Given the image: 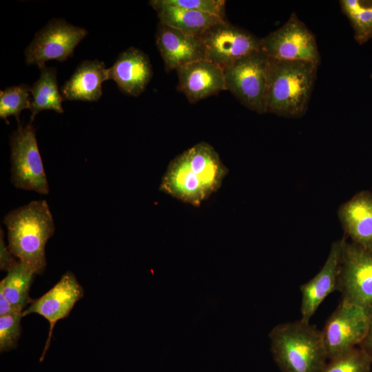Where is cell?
<instances>
[{
    "label": "cell",
    "mask_w": 372,
    "mask_h": 372,
    "mask_svg": "<svg viewBox=\"0 0 372 372\" xmlns=\"http://www.w3.org/2000/svg\"><path fill=\"white\" fill-rule=\"evenodd\" d=\"M228 172L216 149L201 141L170 161L159 190L183 203L198 207L219 189Z\"/></svg>",
    "instance_id": "6da1fadb"
},
{
    "label": "cell",
    "mask_w": 372,
    "mask_h": 372,
    "mask_svg": "<svg viewBox=\"0 0 372 372\" xmlns=\"http://www.w3.org/2000/svg\"><path fill=\"white\" fill-rule=\"evenodd\" d=\"M8 249L35 274L46 267L45 248L54 235V223L45 200H33L8 212L3 218Z\"/></svg>",
    "instance_id": "7a4b0ae2"
},
{
    "label": "cell",
    "mask_w": 372,
    "mask_h": 372,
    "mask_svg": "<svg viewBox=\"0 0 372 372\" xmlns=\"http://www.w3.org/2000/svg\"><path fill=\"white\" fill-rule=\"evenodd\" d=\"M318 65L269 59L265 113L299 118L308 108Z\"/></svg>",
    "instance_id": "3957f363"
},
{
    "label": "cell",
    "mask_w": 372,
    "mask_h": 372,
    "mask_svg": "<svg viewBox=\"0 0 372 372\" xmlns=\"http://www.w3.org/2000/svg\"><path fill=\"white\" fill-rule=\"evenodd\" d=\"M273 360L282 372H321L328 357L322 331L309 322L279 324L269 334Z\"/></svg>",
    "instance_id": "277c9868"
},
{
    "label": "cell",
    "mask_w": 372,
    "mask_h": 372,
    "mask_svg": "<svg viewBox=\"0 0 372 372\" xmlns=\"http://www.w3.org/2000/svg\"><path fill=\"white\" fill-rule=\"evenodd\" d=\"M223 70L227 90L248 109L265 113L269 59L265 52H254Z\"/></svg>",
    "instance_id": "5b68a950"
},
{
    "label": "cell",
    "mask_w": 372,
    "mask_h": 372,
    "mask_svg": "<svg viewBox=\"0 0 372 372\" xmlns=\"http://www.w3.org/2000/svg\"><path fill=\"white\" fill-rule=\"evenodd\" d=\"M12 185L21 189L48 194L49 185L40 155L36 130L30 122L18 123L10 136Z\"/></svg>",
    "instance_id": "8992f818"
},
{
    "label": "cell",
    "mask_w": 372,
    "mask_h": 372,
    "mask_svg": "<svg viewBox=\"0 0 372 372\" xmlns=\"http://www.w3.org/2000/svg\"><path fill=\"white\" fill-rule=\"evenodd\" d=\"M261 50L270 59L320 64L314 34L295 12L278 29L261 39Z\"/></svg>",
    "instance_id": "52a82bcc"
},
{
    "label": "cell",
    "mask_w": 372,
    "mask_h": 372,
    "mask_svg": "<svg viewBox=\"0 0 372 372\" xmlns=\"http://www.w3.org/2000/svg\"><path fill=\"white\" fill-rule=\"evenodd\" d=\"M337 290L342 299L372 310V251L344 238Z\"/></svg>",
    "instance_id": "ba28073f"
},
{
    "label": "cell",
    "mask_w": 372,
    "mask_h": 372,
    "mask_svg": "<svg viewBox=\"0 0 372 372\" xmlns=\"http://www.w3.org/2000/svg\"><path fill=\"white\" fill-rule=\"evenodd\" d=\"M370 312L342 299L322 331L328 360L360 346L368 329Z\"/></svg>",
    "instance_id": "9c48e42d"
},
{
    "label": "cell",
    "mask_w": 372,
    "mask_h": 372,
    "mask_svg": "<svg viewBox=\"0 0 372 372\" xmlns=\"http://www.w3.org/2000/svg\"><path fill=\"white\" fill-rule=\"evenodd\" d=\"M87 34L86 29L69 23L64 19H51L36 33L25 50V62L40 69L50 60L64 61L73 56L74 50Z\"/></svg>",
    "instance_id": "30bf717a"
},
{
    "label": "cell",
    "mask_w": 372,
    "mask_h": 372,
    "mask_svg": "<svg viewBox=\"0 0 372 372\" xmlns=\"http://www.w3.org/2000/svg\"><path fill=\"white\" fill-rule=\"evenodd\" d=\"M198 38L203 47L205 59L223 69L261 50V39L227 21L212 26Z\"/></svg>",
    "instance_id": "8fae6325"
},
{
    "label": "cell",
    "mask_w": 372,
    "mask_h": 372,
    "mask_svg": "<svg viewBox=\"0 0 372 372\" xmlns=\"http://www.w3.org/2000/svg\"><path fill=\"white\" fill-rule=\"evenodd\" d=\"M84 294L83 287L72 271L65 272L52 288L40 298L32 300L30 305L22 312L23 317L31 313L43 316L49 322L50 330L41 362L50 347L53 329L59 320L70 315L74 306Z\"/></svg>",
    "instance_id": "7c38bea8"
},
{
    "label": "cell",
    "mask_w": 372,
    "mask_h": 372,
    "mask_svg": "<svg viewBox=\"0 0 372 372\" xmlns=\"http://www.w3.org/2000/svg\"><path fill=\"white\" fill-rule=\"evenodd\" d=\"M176 71L177 90L190 103L227 90L223 69L207 59L189 63Z\"/></svg>",
    "instance_id": "4fadbf2b"
},
{
    "label": "cell",
    "mask_w": 372,
    "mask_h": 372,
    "mask_svg": "<svg viewBox=\"0 0 372 372\" xmlns=\"http://www.w3.org/2000/svg\"><path fill=\"white\" fill-rule=\"evenodd\" d=\"M343 242L344 238L332 243L327 258L319 272L300 286L302 320L309 322L323 300L337 290Z\"/></svg>",
    "instance_id": "5bb4252c"
},
{
    "label": "cell",
    "mask_w": 372,
    "mask_h": 372,
    "mask_svg": "<svg viewBox=\"0 0 372 372\" xmlns=\"http://www.w3.org/2000/svg\"><path fill=\"white\" fill-rule=\"evenodd\" d=\"M108 80H113L124 94L138 96L153 76L147 54L134 47L121 52L107 68Z\"/></svg>",
    "instance_id": "9a60e30c"
},
{
    "label": "cell",
    "mask_w": 372,
    "mask_h": 372,
    "mask_svg": "<svg viewBox=\"0 0 372 372\" xmlns=\"http://www.w3.org/2000/svg\"><path fill=\"white\" fill-rule=\"evenodd\" d=\"M155 39L167 72L205 59L203 47L198 37L187 35L159 22Z\"/></svg>",
    "instance_id": "2e32d148"
},
{
    "label": "cell",
    "mask_w": 372,
    "mask_h": 372,
    "mask_svg": "<svg viewBox=\"0 0 372 372\" xmlns=\"http://www.w3.org/2000/svg\"><path fill=\"white\" fill-rule=\"evenodd\" d=\"M338 217L352 242L372 251V195L357 194L340 207Z\"/></svg>",
    "instance_id": "e0dca14e"
},
{
    "label": "cell",
    "mask_w": 372,
    "mask_h": 372,
    "mask_svg": "<svg viewBox=\"0 0 372 372\" xmlns=\"http://www.w3.org/2000/svg\"><path fill=\"white\" fill-rule=\"evenodd\" d=\"M108 80L104 62L85 60L61 88L63 101H96L103 94L102 84Z\"/></svg>",
    "instance_id": "ac0fdd59"
},
{
    "label": "cell",
    "mask_w": 372,
    "mask_h": 372,
    "mask_svg": "<svg viewBox=\"0 0 372 372\" xmlns=\"http://www.w3.org/2000/svg\"><path fill=\"white\" fill-rule=\"evenodd\" d=\"M159 22L194 37H199L212 26L227 20L217 16L178 7L166 0H152Z\"/></svg>",
    "instance_id": "d6986e66"
},
{
    "label": "cell",
    "mask_w": 372,
    "mask_h": 372,
    "mask_svg": "<svg viewBox=\"0 0 372 372\" xmlns=\"http://www.w3.org/2000/svg\"><path fill=\"white\" fill-rule=\"evenodd\" d=\"M40 70L39 79L30 87L32 97L29 109L31 123L36 115L43 110H53L59 114L64 112L62 107L63 99L58 87L56 68L44 65Z\"/></svg>",
    "instance_id": "ffe728a7"
},
{
    "label": "cell",
    "mask_w": 372,
    "mask_h": 372,
    "mask_svg": "<svg viewBox=\"0 0 372 372\" xmlns=\"http://www.w3.org/2000/svg\"><path fill=\"white\" fill-rule=\"evenodd\" d=\"M34 275L33 271L19 261L1 280L0 293L19 311L23 312L26 305L32 300L29 292Z\"/></svg>",
    "instance_id": "44dd1931"
},
{
    "label": "cell",
    "mask_w": 372,
    "mask_h": 372,
    "mask_svg": "<svg viewBox=\"0 0 372 372\" xmlns=\"http://www.w3.org/2000/svg\"><path fill=\"white\" fill-rule=\"evenodd\" d=\"M340 5L353 29L355 41L362 45L372 39V1L341 0Z\"/></svg>",
    "instance_id": "7402d4cb"
},
{
    "label": "cell",
    "mask_w": 372,
    "mask_h": 372,
    "mask_svg": "<svg viewBox=\"0 0 372 372\" xmlns=\"http://www.w3.org/2000/svg\"><path fill=\"white\" fill-rule=\"evenodd\" d=\"M30 87L20 84L8 87L0 91V118L6 120L14 116L20 123L19 116L22 110L30 109L32 99L30 96Z\"/></svg>",
    "instance_id": "603a6c76"
},
{
    "label": "cell",
    "mask_w": 372,
    "mask_h": 372,
    "mask_svg": "<svg viewBox=\"0 0 372 372\" xmlns=\"http://www.w3.org/2000/svg\"><path fill=\"white\" fill-rule=\"evenodd\" d=\"M372 361L360 347L329 360L321 372H369Z\"/></svg>",
    "instance_id": "cb8c5ba5"
},
{
    "label": "cell",
    "mask_w": 372,
    "mask_h": 372,
    "mask_svg": "<svg viewBox=\"0 0 372 372\" xmlns=\"http://www.w3.org/2000/svg\"><path fill=\"white\" fill-rule=\"evenodd\" d=\"M22 312L0 316V351H10L17 347L21 335Z\"/></svg>",
    "instance_id": "d4e9b609"
},
{
    "label": "cell",
    "mask_w": 372,
    "mask_h": 372,
    "mask_svg": "<svg viewBox=\"0 0 372 372\" xmlns=\"http://www.w3.org/2000/svg\"><path fill=\"white\" fill-rule=\"evenodd\" d=\"M167 3L205 13L217 16L223 19L225 18V0H166Z\"/></svg>",
    "instance_id": "484cf974"
},
{
    "label": "cell",
    "mask_w": 372,
    "mask_h": 372,
    "mask_svg": "<svg viewBox=\"0 0 372 372\" xmlns=\"http://www.w3.org/2000/svg\"><path fill=\"white\" fill-rule=\"evenodd\" d=\"M4 233L1 229L0 235V268L1 270L8 271L11 268L16 265L19 261H17L14 256L6 247L4 241Z\"/></svg>",
    "instance_id": "4316f807"
},
{
    "label": "cell",
    "mask_w": 372,
    "mask_h": 372,
    "mask_svg": "<svg viewBox=\"0 0 372 372\" xmlns=\"http://www.w3.org/2000/svg\"><path fill=\"white\" fill-rule=\"evenodd\" d=\"M359 347L368 354L372 361V310L369 316L366 334Z\"/></svg>",
    "instance_id": "83f0119b"
},
{
    "label": "cell",
    "mask_w": 372,
    "mask_h": 372,
    "mask_svg": "<svg viewBox=\"0 0 372 372\" xmlns=\"http://www.w3.org/2000/svg\"><path fill=\"white\" fill-rule=\"evenodd\" d=\"M17 312L21 311H18L8 302L3 293H0V316Z\"/></svg>",
    "instance_id": "f1b7e54d"
}]
</instances>
